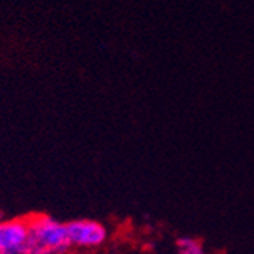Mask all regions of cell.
Listing matches in <instances>:
<instances>
[{"instance_id":"4","label":"cell","mask_w":254,"mask_h":254,"mask_svg":"<svg viewBox=\"0 0 254 254\" xmlns=\"http://www.w3.org/2000/svg\"><path fill=\"white\" fill-rule=\"evenodd\" d=\"M177 247L180 254H204L201 242L194 238H180L177 241Z\"/></svg>"},{"instance_id":"5","label":"cell","mask_w":254,"mask_h":254,"mask_svg":"<svg viewBox=\"0 0 254 254\" xmlns=\"http://www.w3.org/2000/svg\"><path fill=\"white\" fill-rule=\"evenodd\" d=\"M0 222H3V213L0 212Z\"/></svg>"},{"instance_id":"2","label":"cell","mask_w":254,"mask_h":254,"mask_svg":"<svg viewBox=\"0 0 254 254\" xmlns=\"http://www.w3.org/2000/svg\"><path fill=\"white\" fill-rule=\"evenodd\" d=\"M65 227L71 247L77 248H97L108 238L106 227L94 219H74L67 222Z\"/></svg>"},{"instance_id":"3","label":"cell","mask_w":254,"mask_h":254,"mask_svg":"<svg viewBox=\"0 0 254 254\" xmlns=\"http://www.w3.org/2000/svg\"><path fill=\"white\" fill-rule=\"evenodd\" d=\"M27 221L11 219L0 222V254H26Z\"/></svg>"},{"instance_id":"1","label":"cell","mask_w":254,"mask_h":254,"mask_svg":"<svg viewBox=\"0 0 254 254\" xmlns=\"http://www.w3.org/2000/svg\"><path fill=\"white\" fill-rule=\"evenodd\" d=\"M26 221V254H64L70 250L65 224L47 215H34Z\"/></svg>"}]
</instances>
